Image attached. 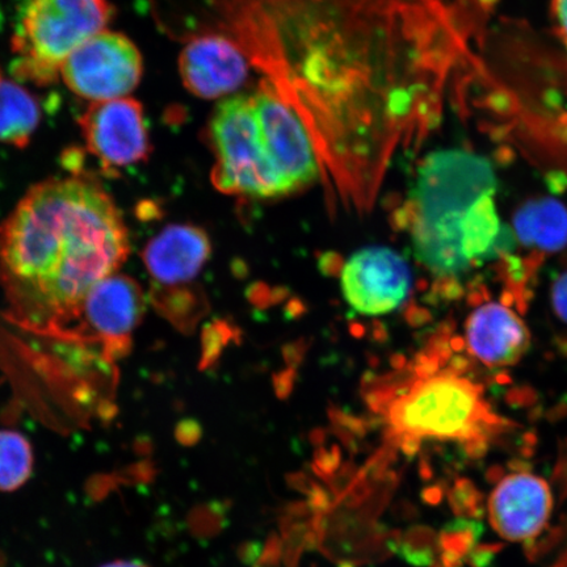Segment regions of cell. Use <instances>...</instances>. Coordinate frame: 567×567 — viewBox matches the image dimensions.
<instances>
[{
  "label": "cell",
  "instance_id": "52a82bcc",
  "mask_svg": "<svg viewBox=\"0 0 567 567\" xmlns=\"http://www.w3.org/2000/svg\"><path fill=\"white\" fill-rule=\"evenodd\" d=\"M144 290L125 275L95 284L71 310L52 338L102 347L106 361L126 357L134 330L145 315Z\"/></svg>",
  "mask_w": 567,
  "mask_h": 567
},
{
  "label": "cell",
  "instance_id": "7c38bea8",
  "mask_svg": "<svg viewBox=\"0 0 567 567\" xmlns=\"http://www.w3.org/2000/svg\"><path fill=\"white\" fill-rule=\"evenodd\" d=\"M250 62L237 45L219 34L189 39L179 55V74L190 94L216 99L231 94L247 80Z\"/></svg>",
  "mask_w": 567,
  "mask_h": 567
},
{
  "label": "cell",
  "instance_id": "30bf717a",
  "mask_svg": "<svg viewBox=\"0 0 567 567\" xmlns=\"http://www.w3.org/2000/svg\"><path fill=\"white\" fill-rule=\"evenodd\" d=\"M252 96L269 153L290 194L310 186L321 177V167L301 118L265 83Z\"/></svg>",
  "mask_w": 567,
  "mask_h": 567
},
{
  "label": "cell",
  "instance_id": "4fadbf2b",
  "mask_svg": "<svg viewBox=\"0 0 567 567\" xmlns=\"http://www.w3.org/2000/svg\"><path fill=\"white\" fill-rule=\"evenodd\" d=\"M551 505L547 482L532 473H512L495 486L488 501V516L502 537L523 542L542 534Z\"/></svg>",
  "mask_w": 567,
  "mask_h": 567
},
{
  "label": "cell",
  "instance_id": "9a60e30c",
  "mask_svg": "<svg viewBox=\"0 0 567 567\" xmlns=\"http://www.w3.org/2000/svg\"><path fill=\"white\" fill-rule=\"evenodd\" d=\"M209 257L208 237L190 225L168 226L142 252L154 282L153 292H163L194 280Z\"/></svg>",
  "mask_w": 567,
  "mask_h": 567
},
{
  "label": "cell",
  "instance_id": "277c9868",
  "mask_svg": "<svg viewBox=\"0 0 567 567\" xmlns=\"http://www.w3.org/2000/svg\"><path fill=\"white\" fill-rule=\"evenodd\" d=\"M493 166L465 151L425 157L406 204L403 224L417 260L431 274L452 278L513 246L495 207Z\"/></svg>",
  "mask_w": 567,
  "mask_h": 567
},
{
  "label": "cell",
  "instance_id": "9c48e42d",
  "mask_svg": "<svg viewBox=\"0 0 567 567\" xmlns=\"http://www.w3.org/2000/svg\"><path fill=\"white\" fill-rule=\"evenodd\" d=\"M87 152L101 163L104 174L144 162L151 153L144 109L136 99L118 97L91 103L80 118Z\"/></svg>",
  "mask_w": 567,
  "mask_h": 567
},
{
  "label": "cell",
  "instance_id": "3957f363",
  "mask_svg": "<svg viewBox=\"0 0 567 567\" xmlns=\"http://www.w3.org/2000/svg\"><path fill=\"white\" fill-rule=\"evenodd\" d=\"M463 338L443 329L374 394L373 408L402 449L452 443L484 452L515 425L493 405Z\"/></svg>",
  "mask_w": 567,
  "mask_h": 567
},
{
  "label": "cell",
  "instance_id": "5bb4252c",
  "mask_svg": "<svg viewBox=\"0 0 567 567\" xmlns=\"http://www.w3.org/2000/svg\"><path fill=\"white\" fill-rule=\"evenodd\" d=\"M465 349L480 365L506 368L526 354L530 336L520 316L499 302L482 305L467 318Z\"/></svg>",
  "mask_w": 567,
  "mask_h": 567
},
{
  "label": "cell",
  "instance_id": "7a4b0ae2",
  "mask_svg": "<svg viewBox=\"0 0 567 567\" xmlns=\"http://www.w3.org/2000/svg\"><path fill=\"white\" fill-rule=\"evenodd\" d=\"M130 251L122 213L95 176L82 172L34 184L0 225L7 316L52 337Z\"/></svg>",
  "mask_w": 567,
  "mask_h": 567
},
{
  "label": "cell",
  "instance_id": "8992f818",
  "mask_svg": "<svg viewBox=\"0 0 567 567\" xmlns=\"http://www.w3.org/2000/svg\"><path fill=\"white\" fill-rule=\"evenodd\" d=\"M209 137L216 155L213 182L223 193L252 198L290 194L269 153L252 94L224 99L213 112Z\"/></svg>",
  "mask_w": 567,
  "mask_h": 567
},
{
  "label": "cell",
  "instance_id": "6da1fadb",
  "mask_svg": "<svg viewBox=\"0 0 567 567\" xmlns=\"http://www.w3.org/2000/svg\"><path fill=\"white\" fill-rule=\"evenodd\" d=\"M172 38L219 34L309 132L321 177L371 210L390 163L425 137L449 56L441 0H152Z\"/></svg>",
  "mask_w": 567,
  "mask_h": 567
},
{
  "label": "cell",
  "instance_id": "d6986e66",
  "mask_svg": "<svg viewBox=\"0 0 567 567\" xmlns=\"http://www.w3.org/2000/svg\"><path fill=\"white\" fill-rule=\"evenodd\" d=\"M551 305L557 317L567 323V269L553 282Z\"/></svg>",
  "mask_w": 567,
  "mask_h": 567
},
{
  "label": "cell",
  "instance_id": "2e32d148",
  "mask_svg": "<svg viewBox=\"0 0 567 567\" xmlns=\"http://www.w3.org/2000/svg\"><path fill=\"white\" fill-rule=\"evenodd\" d=\"M514 239L532 252L561 251L567 245V209L551 198L527 203L516 213Z\"/></svg>",
  "mask_w": 567,
  "mask_h": 567
},
{
  "label": "cell",
  "instance_id": "5b68a950",
  "mask_svg": "<svg viewBox=\"0 0 567 567\" xmlns=\"http://www.w3.org/2000/svg\"><path fill=\"white\" fill-rule=\"evenodd\" d=\"M109 0H28L12 38L13 75L49 86L59 81L62 63L113 18Z\"/></svg>",
  "mask_w": 567,
  "mask_h": 567
},
{
  "label": "cell",
  "instance_id": "8fae6325",
  "mask_svg": "<svg viewBox=\"0 0 567 567\" xmlns=\"http://www.w3.org/2000/svg\"><path fill=\"white\" fill-rule=\"evenodd\" d=\"M340 282L346 301L359 315L384 316L405 301L411 276L399 254L368 247L346 261Z\"/></svg>",
  "mask_w": 567,
  "mask_h": 567
},
{
  "label": "cell",
  "instance_id": "ffe728a7",
  "mask_svg": "<svg viewBox=\"0 0 567 567\" xmlns=\"http://www.w3.org/2000/svg\"><path fill=\"white\" fill-rule=\"evenodd\" d=\"M555 11L559 32L567 48V0H555Z\"/></svg>",
  "mask_w": 567,
  "mask_h": 567
},
{
  "label": "cell",
  "instance_id": "e0dca14e",
  "mask_svg": "<svg viewBox=\"0 0 567 567\" xmlns=\"http://www.w3.org/2000/svg\"><path fill=\"white\" fill-rule=\"evenodd\" d=\"M41 122L38 99L0 69V142L19 148L30 144Z\"/></svg>",
  "mask_w": 567,
  "mask_h": 567
},
{
  "label": "cell",
  "instance_id": "ba28073f",
  "mask_svg": "<svg viewBox=\"0 0 567 567\" xmlns=\"http://www.w3.org/2000/svg\"><path fill=\"white\" fill-rule=\"evenodd\" d=\"M144 60L125 34L104 30L92 35L62 63L60 78L91 103L126 97L137 89Z\"/></svg>",
  "mask_w": 567,
  "mask_h": 567
},
{
  "label": "cell",
  "instance_id": "ac0fdd59",
  "mask_svg": "<svg viewBox=\"0 0 567 567\" xmlns=\"http://www.w3.org/2000/svg\"><path fill=\"white\" fill-rule=\"evenodd\" d=\"M33 449L18 431L0 430V493H12L32 477Z\"/></svg>",
  "mask_w": 567,
  "mask_h": 567
},
{
  "label": "cell",
  "instance_id": "44dd1931",
  "mask_svg": "<svg viewBox=\"0 0 567 567\" xmlns=\"http://www.w3.org/2000/svg\"><path fill=\"white\" fill-rule=\"evenodd\" d=\"M101 567H151L144 563L137 561V559H116V561H112L105 564Z\"/></svg>",
  "mask_w": 567,
  "mask_h": 567
}]
</instances>
